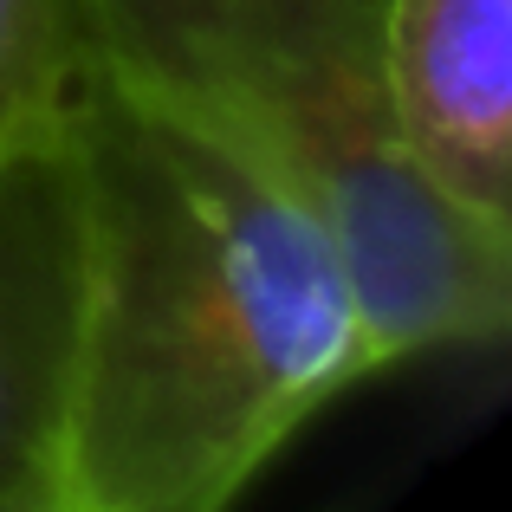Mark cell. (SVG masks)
I'll list each match as a JSON object with an SVG mask.
<instances>
[{
    "mask_svg": "<svg viewBox=\"0 0 512 512\" xmlns=\"http://www.w3.org/2000/svg\"><path fill=\"white\" fill-rule=\"evenodd\" d=\"M65 137L85 208L65 500L234 512L325 402L383 370L357 292L299 201L111 59H91Z\"/></svg>",
    "mask_w": 512,
    "mask_h": 512,
    "instance_id": "obj_1",
    "label": "cell"
},
{
    "mask_svg": "<svg viewBox=\"0 0 512 512\" xmlns=\"http://www.w3.org/2000/svg\"><path fill=\"white\" fill-rule=\"evenodd\" d=\"M98 59L221 130L331 240L376 363L493 350L512 227L448 201L409 156L383 0H91Z\"/></svg>",
    "mask_w": 512,
    "mask_h": 512,
    "instance_id": "obj_2",
    "label": "cell"
},
{
    "mask_svg": "<svg viewBox=\"0 0 512 512\" xmlns=\"http://www.w3.org/2000/svg\"><path fill=\"white\" fill-rule=\"evenodd\" d=\"M85 208L65 124L0 156V512L65 500Z\"/></svg>",
    "mask_w": 512,
    "mask_h": 512,
    "instance_id": "obj_3",
    "label": "cell"
},
{
    "mask_svg": "<svg viewBox=\"0 0 512 512\" xmlns=\"http://www.w3.org/2000/svg\"><path fill=\"white\" fill-rule=\"evenodd\" d=\"M383 65L422 175L512 227V0H383Z\"/></svg>",
    "mask_w": 512,
    "mask_h": 512,
    "instance_id": "obj_4",
    "label": "cell"
},
{
    "mask_svg": "<svg viewBox=\"0 0 512 512\" xmlns=\"http://www.w3.org/2000/svg\"><path fill=\"white\" fill-rule=\"evenodd\" d=\"M91 59V0H0V156L65 124Z\"/></svg>",
    "mask_w": 512,
    "mask_h": 512,
    "instance_id": "obj_5",
    "label": "cell"
},
{
    "mask_svg": "<svg viewBox=\"0 0 512 512\" xmlns=\"http://www.w3.org/2000/svg\"><path fill=\"white\" fill-rule=\"evenodd\" d=\"M39 512H111V506H85V500H52V506H39Z\"/></svg>",
    "mask_w": 512,
    "mask_h": 512,
    "instance_id": "obj_6",
    "label": "cell"
}]
</instances>
